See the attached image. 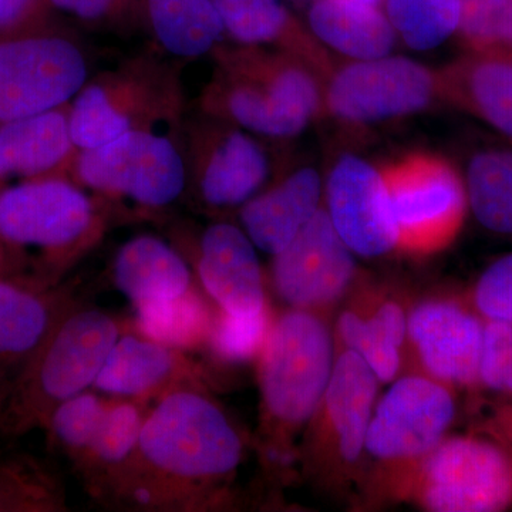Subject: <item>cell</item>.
<instances>
[{"label":"cell","mask_w":512,"mask_h":512,"mask_svg":"<svg viewBox=\"0 0 512 512\" xmlns=\"http://www.w3.org/2000/svg\"><path fill=\"white\" fill-rule=\"evenodd\" d=\"M335 365L332 333L312 311L276 320L261 350L259 382L265 416L282 434L311 421Z\"/></svg>","instance_id":"obj_6"},{"label":"cell","mask_w":512,"mask_h":512,"mask_svg":"<svg viewBox=\"0 0 512 512\" xmlns=\"http://www.w3.org/2000/svg\"><path fill=\"white\" fill-rule=\"evenodd\" d=\"M114 284L136 306L177 298L190 289L191 272L183 256L153 235L121 245L113 261Z\"/></svg>","instance_id":"obj_25"},{"label":"cell","mask_w":512,"mask_h":512,"mask_svg":"<svg viewBox=\"0 0 512 512\" xmlns=\"http://www.w3.org/2000/svg\"><path fill=\"white\" fill-rule=\"evenodd\" d=\"M338 338L369 365L380 382H392L399 373L407 339V318L392 299L365 308H352L340 315Z\"/></svg>","instance_id":"obj_28"},{"label":"cell","mask_w":512,"mask_h":512,"mask_svg":"<svg viewBox=\"0 0 512 512\" xmlns=\"http://www.w3.org/2000/svg\"><path fill=\"white\" fill-rule=\"evenodd\" d=\"M365 2L376 3L377 0H365Z\"/></svg>","instance_id":"obj_42"},{"label":"cell","mask_w":512,"mask_h":512,"mask_svg":"<svg viewBox=\"0 0 512 512\" xmlns=\"http://www.w3.org/2000/svg\"><path fill=\"white\" fill-rule=\"evenodd\" d=\"M467 204L478 224L495 234L512 235V148L477 151L467 163Z\"/></svg>","instance_id":"obj_29"},{"label":"cell","mask_w":512,"mask_h":512,"mask_svg":"<svg viewBox=\"0 0 512 512\" xmlns=\"http://www.w3.org/2000/svg\"><path fill=\"white\" fill-rule=\"evenodd\" d=\"M184 109L180 82L167 64L136 57L90 77L69 104L77 151L93 150L171 111Z\"/></svg>","instance_id":"obj_7"},{"label":"cell","mask_w":512,"mask_h":512,"mask_svg":"<svg viewBox=\"0 0 512 512\" xmlns=\"http://www.w3.org/2000/svg\"><path fill=\"white\" fill-rule=\"evenodd\" d=\"M269 323L266 308L256 315H231L222 311L214 318L208 343L220 359L247 362L264 348L272 326Z\"/></svg>","instance_id":"obj_36"},{"label":"cell","mask_w":512,"mask_h":512,"mask_svg":"<svg viewBox=\"0 0 512 512\" xmlns=\"http://www.w3.org/2000/svg\"><path fill=\"white\" fill-rule=\"evenodd\" d=\"M225 35L238 45L262 46L291 53L326 79L332 72L328 56L312 33L299 25L284 0H214Z\"/></svg>","instance_id":"obj_23"},{"label":"cell","mask_w":512,"mask_h":512,"mask_svg":"<svg viewBox=\"0 0 512 512\" xmlns=\"http://www.w3.org/2000/svg\"><path fill=\"white\" fill-rule=\"evenodd\" d=\"M119 338V325L107 313L64 306L20 373L0 416V433L16 437L46 427L59 404L94 386Z\"/></svg>","instance_id":"obj_3"},{"label":"cell","mask_w":512,"mask_h":512,"mask_svg":"<svg viewBox=\"0 0 512 512\" xmlns=\"http://www.w3.org/2000/svg\"><path fill=\"white\" fill-rule=\"evenodd\" d=\"M457 33L468 52L512 53V0H460Z\"/></svg>","instance_id":"obj_33"},{"label":"cell","mask_w":512,"mask_h":512,"mask_svg":"<svg viewBox=\"0 0 512 512\" xmlns=\"http://www.w3.org/2000/svg\"><path fill=\"white\" fill-rule=\"evenodd\" d=\"M247 232L229 222H215L202 232L198 274L222 311L256 315L264 311L261 264Z\"/></svg>","instance_id":"obj_18"},{"label":"cell","mask_w":512,"mask_h":512,"mask_svg":"<svg viewBox=\"0 0 512 512\" xmlns=\"http://www.w3.org/2000/svg\"><path fill=\"white\" fill-rule=\"evenodd\" d=\"M407 338L431 379L447 386H476L484 320L451 301L421 303L407 319Z\"/></svg>","instance_id":"obj_17"},{"label":"cell","mask_w":512,"mask_h":512,"mask_svg":"<svg viewBox=\"0 0 512 512\" xmlns=\"http://www.w3.org/2000/svg\"><path fill=\"white\" fill-rule=\"evenodd\" d=\"M473 302L481 319L512 323V254L485 269L474 288Z\"/></svg>","instance_id":"obj_38"},{"label":"cell","mask_w":512,"mask_h":512,"mask_svg":"<svg viewBox=\"0 0 512 512\" xmlns=\"http://www.w3.org/2000/svg\"><path fill=\"white\" fill-rule=\"evenodd\" d=\"M478 383L512 397V323L484 320Z\"/></svg>","instance_id":"obj_37"},{"label":"cell","mask_w":512,"mask_h":512,"mask_svg":"<svg viewBox=\"0 0 512 512\" xmlns=\"http://www.w3.org/2000/svg\"><path fill=\"white\" fill-rule=\"evenodd\" d=\"M104 207L67 174L0 188V278L50 289L101 238Z\"/></svg>","instance_id":"obj_1"},{"label":"cell","mask_w":512,"mask_h":512,"mask_svg":"<svg viewBox=\"0 0 512 512\" xmlns=\"http://www.w3.org/2000/svg\"><path fill=\"white\" fill-rule=\"evenodd\" d=\"M242 451L241 437L220 407L183 389L168 393L148 414L130 458L156 480L194 491L234 473Z\"/></svg>","instance_id":"obj_5"},{"label":"cell","mask_w":512,"mask_h":512,"mask_svg":"<svg viewBox=\"0 0 512 512\" xmlns=\"http://www.w3.org/2000/svg\"><path fill=\"white\" fill-rule=\"evenodd\" d=\"M456 417L447 384L424 376L397 380L373 410L365 448L375 460L409 468L433 450Z\"/></svg>","instance_id":"obj_13"},{"label":"cell","mask_w":512,"mask_h":512,"mask_svg":"<svg viewBox=\"0 0 512 512\" xmlns=\"http://www.w3.org/2000/svg\"><path fill=\"white\" fill-rule=\"evenodd\" d=\"M437 97L436 73L403 56L352 60L332 70L323 86V106L355 126L412 116Z\"/></svg>","instance_id":"obj_12"},{"label":"cell","mask_w":512,"mask_h":512,"mask_svg":"<svg viewBox=\"0 0 512 512\" xmlns=\"http://www.w3.org/2000/svg\"><path fill=\"white\" fill-rule=\"evenodd\" d=\"M333 227L350 251L376 258L399 248V231L383 171L365 158L342 154L326 180Z\"/></svg>","instance_id":"obj_16"},{"label":"cell","mask_w":512,"mask_h":512,"mask_svg":"<svg viewBox=\"0 0 512 512\" xmlns=\"http://www.w3.org/2000/svg\"><path fill=\"white\" fill-rule=\"evenodd\" d=\"M59 484L45 466L28 456L0 458V512L56 511Z\"/></svg>","instance_id":"obj_32"},{"label":"cell","mask_w":512,"mask_h":512,"mask_svg":"<svg viewBox=\"0 0 512 512\" xmlns=\"http://www.w3.org/2000/svg\"><path fill=\"white\" fill-rule=\"evenodd\" d=\"M138 15L157 46L177 59L212 55L227 36L214 0H138Z\"/></svg>","instance_id":"obj_27"},{"label":"cell","mask_w":512,"mask_h":512,"mask_svg":"<svg viewBox=\"0 0 512 512\" xmlns=\"http://www.w3.org/2000/svg\"><path fill=\"white\" fill-rule=\"evenodd\" d=\"M107 409L96 394H76L56 407L45 429L56 444L80 460L99 434Z\"/></svg>","instance_id":"obj_35"},{"label":"cell","mask_w":512,"mask_h":512,"mask_svg":"<svg viewBox=\"0 0 512 512\" xmlns=\"http://www.w3.org/2000/svg\"><path fill=\"white\" fill-rule=\"evenodd\" d=\"M49 291L0 278V416L20 373L64 308Z\"/></svg>","instance_id":"obj_21"},{"label":"cell","mask_w":512,"mask_h":512,"mask_svg":"<svg viewBox=\"0 0 512 512\" xmlns=\"http://www.w3.org/2000/svg\"><path fill=\"white\" fill-rule=\"evenodd\" d=\"M386 16L410 49H436L457 33L460 0H386Z\"/></svg>","instance_id":"obj_31"},{"label":"cell","mask_w":512,"mask_h":512,"mask_svg":"<svg viewBox=\"0 0 512 512\" xmlns=\"http://www.w3.org/2000/svg\"><path fill=\"white\" fill-rule=\"evenodd\" d=\"M183 128V110L158 116L104 146L77 151L67 175L103 204L164 210L187 190Z\"/></svg>","instance_id":"obj_4"},{"label":"cell","mask_w":512,"mask_h":512,"mask_svg":"<svg viewBox=\"0 0 512 512\" xmlns=\"http://www.w3.org/2000/svg\"><path fill=\"white\" fill-rule=\"evenodd\" d=\"M308 22L316 40L350 60L389 56L396 43L386 13L365 0H313Z\"/></svg>","instance_id":"obj_24"},{"label":"cell","mask_w":512,"mask_h":512,"mask_svg":"<svg viewBox=\"0 0 512 512\" xmlns=\"http://www.w3.org/2000/svg\"><path fill=\"white\" fill-rule=\"evenodd\" d=\"M50 8L89 26H126L138 15V0H47Z\"/></svg>","instance_id":"obj_39"},{"label":"cell","mask_w":512,"mask_h":512,"mask_svg":"<svg viewBox=\"0 0 512 512\" xmlns=\"http://www.w3.org/2000/svg\"><path fill=\"white\" fill-rule=\"evenodd\" d=\"M355 272L353 252L323 208L275 255L272 266L278 295L293 309L305 311L338 301L348 291Z\"/></svg>","instance_id":"obj_15"},{"label":"cell","mask_w":512,"mask_h":512,"mask_svg":"<svg viewBox=\"0 0 512 512\" xmlns=\"http://www.w3.org/2000/svg\"><path fill=\"white\" fill-rule=\"evenodd\" d=\"M436 77L441 99L512 140V53L467 52Z\"/></svg>","instance_id":"obj_19"},{"label":"cell","mask_w":512,"mask_h":512,"mask_svg":"<svg viewBox=\"0 0 512 512\" xmlns=\"http://www.w3.org/2000/svg\"><path fill=\"white\" fill-rule=\"evenodd\" d=\"M414 500L434 512H491L512 503V457L480 437L443 439L412 471Z\"/></svg>","instance_id":"obj_9"},{"label":"cell","mask_w":512,"mask_h":512,"mask_svg":"<svg viewBox=\"0 0 512 512\" xmlns=\"http://www.w3.org/2000/svg\"><path fill=\"white\" fill-rule=\"evenodd\" d=\"M69 106L0 124V188L69 173L76 156Z\"/></svg>","instance_id":"obj_20"},{"label":"cell","mask_w":512,"mask_h":512,"mask_svg":"<svg viewBox=\"0 0 512 512\" xmlns=\"http://www.w3.org/2000/svg\"><path fill=\"white\" fill-rule=\"evenodd\" d=\"M49 9L47 0H0V35L32 29Z\"/></svg>","instance_id":"obj_40"},{"label":"cell","mask_w":512,"mask_h":512,"mask_svg":"<svg viewBox=\"0 0 512 512\" xmlns=\"http://www.w3.org/2000/svg\"><path fill=\"white\" fill-rule=\"evenodd\" d=\"M89 79L72 37L30 29L0 37V124L69 106Z\"/></svg>","instance_id":"obj_8"},{"label":"cell","mask_w":512,"mask_h":512,"mask_svg":"<svg viewBox=\"0 0 512 512\" xmlns=\"http://www.w3.org/2000/svg\"><path fill=\"white\" fill-rule=\"evenodd\" d=\"M320 200L318 171L298 168L242 205V227L256 248L275 256L315 217Z\"/></svg>","instance_id":"obj_22"},{"label":"cell","mask_w":512,"mask_h":512,"mask_svg":"<svg viewBox=\"0 0 512 512\" xmlns=\"http://www.w3.org/2000/svg\"><path fill=\"white\" fill-rule=\"evenodd\" d=\"M399 231V248L429 255L457 237L467 211L466 185L453 164L412 153L383 168Z\"/></svg>","instance_id":"obj_10"},{"label":"cell","mask_w":512,"mask_h":512,"mask_svg":"<svg viewBox=\"0 0 512 512\" xmlns=\"http://www.w3.org/2000/svg\"><path fill=\"white\" fill-rule=\"evenodd\" d=\"M214 318L207 303L188 289L177 298L137 306L136 322L141 335L180 350L208 342Z\"/></svg>","instance_id":"obj_30"},{"label":"cell","mask_w":512,"mask_h":512,"mask_svg":"<svg viewBox=\"0 0 512 512\" xmlns=\"http://www.w3.org/2000/svg\"><path fill=\"white\" fill-rule=\"evenodd\" d=\"M200 111L268 140L303 133L323 107L320 77L301 59L262 46H218Z\"/></svg>","instance_id":"obj_2"},{"label":"cell","mask_w":512,"mask_h":512,"mask_svg":"<svg viewBox=\"0 0 512 512\" xmlns=\"http://www.w3.org/2000/svg\"><path fill=\"white\" fill-rule=\"evenodd\" d=\"M377 376L353 350L338 353L312 424L309 453L320 473H343L359 463L375 410Z\"/></svg>","instance_id":"obj_14"},{"label":"cell","mask_w":512,"mask_h":512,"mask_svg":"<svg viewBox=\"0 0 512 512\" xmlns=\"http://www.w3.org/2000/svg\"><path fill=\"white\" fill-rule=\"evenodd\" d=\"M146 417L136 404L120 403L109 406L92 446L79 461L87 466L116 470L126 463L137 448Z\"/></svg>","instance_id":"obj_34"},{"label":"cell","mask_w":512,"mask_h":512,"mask_svg":"<svg viewBox=\"0 0 512 512\" xmlns=\"http://www.w3.org/2000/svg\"><path fill=\"white\" fill-rule=\"evenodd\" d=\"M191 370L178 349L127 335L117 339L94 387L116 396L147 397L185 379Z\"/></svg>","instance_id":"obj_26"},{"label":"cell","mask_w":512,"mask_h":512,"mask_svg":"<svg viewBox=\"0 0 512 512\" xmlns=\"http://www.w3.org/2000/svg\"><path fill=\"white\" fill-rule=\"evenodd\" d=\"M500 426L501 434H503L505 440H507L508 444H510L508 448H505H507L508 453H510L512 457V410L503 414V417H501L500 420Z\"/></svg>","instance_id":"obj_41"},{"label":"cell","mask_w":512,"mask_h":512,"mask_svg":"<svg viewBox=\"0 0 512 512\" xmlns=\"http://www.w3.org/2000/svg\"><path fill=\"white\" fill-rule=\"evenodd\" d=\"M188 187L214 210L242 207L268 183L272 158L261 137L201 113L185 121Z\"/></svg>","instance_id":"obj_11"}]
</instances>
